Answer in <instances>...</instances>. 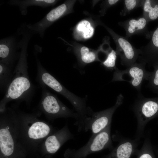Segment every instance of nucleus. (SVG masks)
<instances>
[{
  "label": "nucleus",
  "instance_id": "nucleus-1",
  "mask_svg": "<svg viewBox=\"0 0 158 158\" xmlns=\"http://www.w3.org/2000/svg\"><path fill=\"white\" fill-rule=\"evenodd\" d=\"M22 38L19 41L20 54L13 70L11 82L0 103V112L6 109V105L12 101H24L29 104L34 94L35 88L28 73L27 49L30 40L34 33L27 28H21L18 31Z\"/></svg>",
  "mask_w": 158,
  "mask_h": 158
},
{
  "label": "nucleus",
  "instance_id": "nucleus-2",
  "mask_svg": "<svg viewBox=\"0 0 158 158\" xmlns=\"http://www.w3.org/2000/svg\"><path fill=\"white\" fill-rule=\"evenodd\" d=\"M16 111L19 139L23 147L40 146L44 139L56 130L50 124L38 118V113Z\"/></svg>",
  "mask_w": 158,
  "mask_h": 158
},
{
  "label": "nucleus",
  "instance_id": "nucleus-3",
  "mask_svg": "<svg viewBox=\"0 0 158 158\" xmlns=\"http://www.w3.org/2000/svg\"><path fill=\"white\" fill-rule=\"evenodd\" d=\"M37 68V80L41 86H47L67 99L79 116L78 123H81L93 111L86 105L85 98L79 97L68 90L49 73L42 65L35 52Z\"/></svg>",
  "mask_w": 158,
  "mask_h": 158
},
{
  "label": "nucleus",
  "instance_id": "nucleus-4",
  "mask_svg": "<svg viewBox=\"0 0 158 158\" xmlns=\"http://www.w3.org/2000/svg\"><path fill=\"white\" fill-rule=\"evenodd\" d=\"M42 92L39 108L49 120L72 117L78 121L79 116L63 104L55 95L50 92L45 86H41Z\"/></svg>",
  "mask_w": 158,
  "mask_h": 158
},
{
  "label": "nucleus",
  "instance_id": "nucleus-5",
  "mask_svg": "<svg viewBox=\"0 0 158 158\" xmlns=\"http://www.w3.org/2000/svg\"><path fill=\"white\" fill-rule=\"evenodd\" d=\"M111 124L100 132L91 136L88 142L78 150L68 149L66 152L68 158H86L88 155L108 149L113 148L111 136Z\"/></svg>",
  "mask_w": 158,
  "mask_h": 158
},
{
  "label": "nucleus",
  "instance_id": "nucleus-6",
  "mask_svg": "<svg viewBox=\"0 0 158 158\" xmlns=\"http://www.w3.org/2000/svg\"><path fill=\"white\" fill-rule=\"evenodd\" d=\"M133 110L137 121L135 138L140 139L144 136V129L147 123L158 114V96L148 98L139 94Z\"/></svg>",
  "mask_w": 158,
  "mask_h": 158
},
{
  "label": "nucleus",
  "instance_id": "nucleus-7",
  "mask_svg": "<svg viewBox=\"0 0 158 158\" xmlns=\"http://www.w3.org/2000/svg\"><path fill=\"white\" fill-rule=\"evenodd\" d=\"M123 97L120 94L117 97L115 104L111 107L104 110L92 111L83 121L78 131H91L93 136L104 129L111 124L113 115L117 108L123 102Z\"/></svg>",
  "mask_w": 158,
  "mask_h": 158
},
{
  "label": "nucleus",
  "instance_id": "nucleus-8",
  "mask_svg": "<svg viewBox=\"0 0 158 158\" xmlns=\"http://www.w3.org/2000/svg\"><path fill=\"white\" fill-rule=\"evenodd\" d=\"M106 28L115 43L116 51L120 57L121 64L128 67L136 62L140 54L139 49L135 48L126 37L120 36L107 27Z\"/></svg>",
  "mask_w": 158,
  "mask_h": 158
},
{
  "label": "nucleus",
  "instance_id": "nucleus-9",
  "mask_svg": "<svg viewBox=\"0 0 158 158\" xmlns=\"http://www.w3.org/2000/svg\"><path fill=\"white\" fill-rule=\"evenodd\" d=\"M70 1H66L50 11L39 21L33 24H27L28 28L43 38L46 30L56 21L69 12Z\"/></svg>",
  "mask_w": 158,
  "mask_h": 158
},
{
  "label": "nucleus",
  "instance_id": "nucleus-10",
  "mask_svg": "<svg viewBox=\"0 0 158 158\" xmlns=\"http://www.w3.org/2000/svg\"><path fill=\"white\" fill-rule=\"evenodd\" d=\"M146 64L143 62H135L124 70H120L117 68L114 73L112 81H119L124 76L128 75L130 78L128 82L140 91L143 81L145 80H148L151 73L146 70Z\"/></svg>",
  "mask_w": 158,
  "mask_h": 158
},
{
  "label": "nucleus",
  "instance_id": "nucleus-11",
  "mask_svg": "<svg viewBox=\"0 0 158 158\" xmlns=\"http://www.w3.org/2000/svg\"><path fill=\"white\" fill-rule=\"evenodd\" d=\"M19 41L16 37L10 36L0 40V61L13 66L14 63L18 60L20 54Z\"/></svg>",
  "mask_w": 158,
  "mask_h": 158
},
{
  "label": "nucleus",
  "instance_id": "nucleus-12",
  "mask_svg": "<svg viewBox=\"0 0 158 158\" xmlns=\"http://www.w3.org/2000/svg\"><path fill=\"white\" fill-rule=\"evenodd\" d=\"M73 138V135L67 125H66L61 129L56 130L47 136L40 146L44 148L48 153L53 154L56 152L66 142Z\"/></svg>",
  "mask_w": 158,
  "mask_h": 158
},
{
  "label": "nucleus",
  "instance_id": "nucleus-13",
  "mask_svg": "<svg viewBox=\"0 0 158 158\" xmlns=\"http://www.w3.org/2000/svg\"><path fill=\"white\" fill-rule=\"evenodd\" d=\"M119 142L109 154L102 158H131L135 154L140 141V139H134L122 138L118 140Z\"/></svg>",
  "mask_w": 158,
  "mask_h": 158
},
{
  "label": "nucleus",
  "instance_id": "nucleus-14",
  "mask_svg": "<svg viewBox=\"0 0 158 158\" xmlns=\"http://www.w3.org/2000/svg\"><path fill=\"white\" fill-rule=\"evenodd\" d=\"M148 20L143 16L137 18L129 19L118 23V25L125 30L126 36L128 37L134 35H141L149 37L147 29Z\"/></svg>",
  "mask_w": 158,
  "mask_h": 158
},
{
  "label": "nucleus",
  "instance_id": "nucleus-15",
  "mask_svg": "<svg viewBox=\"0 0 158 158\" xmlns=\"http://www.w3.org/2000/svg\"><path fill=\"white\" fill-rule=\"evenodd\" d=\"M55 0H11L8 4L17 6L23 15L27 13V8L31 6H37L44 8L53 6L57 2Z\"/></svg>",
  "mask_w": 158,
  "mask_h": 158
},
{
  "label": "nucleus",
  "instance_id": "nucleus-16",
  "mask_svg": "<svg viewBox=\"0 0 158 158\" xmlns=\"http://www.w3.org/2000/svg\"><path fill=\"white\" fill-rule=\"evenodd\" d=\"M13 66L0 61V87L1 91L6 92L13 74Z\"/></svg>",
  "mask_w": 158,
  "mask_h": 158
},
{
  "label": "nucleus",
  "instance_id": "nucleus-17",
  "mask_svg": "<svg viewBox=\"0 0 158 158\" xmlns=\"http://www.w3.org/2000/svg\"><path fill=\"white\" fill-rule=\"evenodd\" d=\"M142 16L148 20H154L158 18V4L154 6L152 5V1L143 0L142 6Z\"/></svg>",
  "mask_w": 158,
  "mask_h": 158
},
{
  "label": "nucleus",
  "instance_id": "nucleus-18",
  "mask_svg": "<svg viewBox=\"0 0 158 158\" xmlns=\"http://www.w3.org/2000/svg\"><path fill=\"white\" fill-rule=\"evenodd\" d=\"M78 57L82 63L86 64L95 61H100L97 52L90 50L87 47L83 46L80 48L78 53Z\"/></svg>",
  "mask_w": 158,
  "mask_h": 158
},
{
  "label": "nucleus",
  "instance_id": "nucleus-19",
  "mask_svg": "<svg viewBox=\"0 0 158 158\" xmlns=\"http://www.w3.org/2000/svg\"><path fill=\"white\" fill-rule=\"evenodd\" d=\"M76 31L83 39L90 38L93 35L94 29L90 23L86 20H83L77 25Z\"/></svg>",
  "mask_w": 158,
  "mask_h": 158
},
{
  "label": "nucleus",
  "instance_id": "nucleus-20",
  "mask_svg": "<svg viewBox=\"0 0 158 158\" xmlns=\"http://www.w3.org/2000/svg\"><path fill=\"white\" fill-rule=\"evenodd\" d=\"M104 51L106 57L104 60L102 62V64L107 69L115 70L117 68L116 66L117 56L116 51L109 47L108 49Z\"/></svg>",
  "mask_w": 158,
  "mask_h": 158
},
{
  "label": "nucleus",
  "instance_id": "nucleus-21",
  "mask_svg": "<svg viewBox=\"0 0 158 158\" xmlns=\"http://www.w3.org/2000/svg\"><path fill=\"white\" fill-rule=\"evenodd\" d=\"M123 1V8L120 14L123 16L129 14L135 8L141 7L143 1L142 0H124Z\"/></svg>",
  "mask_w": 158,
  "mask_h": 158
},
{
  "label": "nucleus",
  "instance_id": "nucleus-22",
  "mask_svg": "<svg viewBox=\"0 0 158 158\" xmlns=\"http://www.w3.org/2000/svg\"><path fill=\"white\" fill-rule=\"evenodd\" d=\"M154 70L151 72L148 79V86L158 95V65L153 66Z\"/></svg>",
  "mask_w": 158,
  "mask_h": 158
},
{
  "label": "nucleus",
  "instance_id": "nucleus-23",
  "mask_svg": "<svg viewBox=\"0 0 158 158\" xmlns=\"http://www.w3.org/2000/svg\"><path fill=\"white\" fill-rule=\"evenodd\" d=\"M150 145L148 138H145L142 146L140 150H138L135 154L137 158H153L150 153Z\"/></svg>",
  "mask_w": 158,
  "mask_h": 158
},
{
  "label": "nucleus",
  "instance_id": "nucleus-24",
  "mask_svg": "<svg viewBox=\"0 0 158 158\" xmlns=\"http://www.w3.org/2000/svg\"><path fill=\"white\" fill-rule=\"evenodd\" d=\"M121 1L119 0H108L105 1L102 9V14H104V13L105 11H106L108 8L116 4Z\"/></svg>",
  "mask_w": 158,
  "mask_h": 158
}]
</instances>
